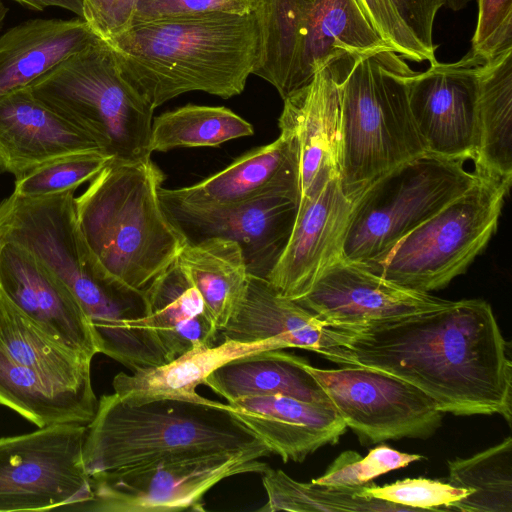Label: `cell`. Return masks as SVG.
Segmentation results:
<instances>
[{
  "label": "cell",
  "mask_w": 512,
  "mask_h": 512,
  "mask_svg": "<svg viewBox=\"0 0 512 512\" xmlns=\"http://www.w3.org/2000/svg\"><path fill=\"white\" fill-rule=\"evenodd\" d=\"M318 354L340 366L400 378L426 393L442 413L498 414L511 425L510 344L482 299L366 324L325 323Z\"/></svg>",
  "instance_id": "6da1fadb"
},
{
  "label": "cell",
  "mask_w": 512,
  "mask_h": 512,
  "mask_svg": "<svg viewBox=\"0 0 512 512\" xmlns=\"http://www.w3.org/2000/svg\"><path fill=\"white\" fill-rule=\"evenodd\" d=\"M106 42L125 76L154 108L192 91L224 99L239 95L263 50L257 9L132 21Z\"/></svg>",
  "instance_id": "7a4b0ae2"
},
{
  "label": "cell",
  "mask_w": 512,
  "mask_h": 512,
  "mask_svg": "<svg viewBox=\"0 0 512 512\" xmlns=\"http://www.w3.org/2000/svg\"><path fill=\"white\" fill-rule=\"evenodd\" d=\"M164 179L151 157L113 159L75 197L78 226L95 263L133 291L144 292L188 242L161 202Z\"/></svg>",
  "instance_id": "3957f363"
},
{
  "label": "cell",
  "mask_w": 512,
  "mask_h": 512,
  "mask_svg": "<svg viewBox=\"0 0 512 512\" xmlns=\"http://www.w3.org/2000/svg\"><path fill=\"white\" fill-rule=\"evenodd\" d=\"M268 448L228 404L178 398L127 403L113 394L98 401L86 425L83 464L89 476L168 456Z\"/></svg>",
  "instance_id": "277c9868"
},
{
  "label": "cell",
  "mask_w": 512,
  "mask_h": 512,
  "mask_svg": "<svg viewBox=\"0 0 512 512\" xmlns=\"http://www.w3.org/2000/svg\"><path fill=\"white\" fill-rule=\"evenodd\" d=\"M339 90L338 173L354 199L367 185L425 153L408 98L415 73L392 49L335 60Z\"/></svg>",
  "instance_id": "5b68a950"
},
{
  "label": "cell",
  "mask_w": 512,
  "mask_h": 512,
  "mask_svg": "<svg viewBox=\"0 0 512 512\" xmlns=\"http://www.w3.org/2000/svg\"><path fill=\"white\" fill-rule=\"evenodd\" d=\"M27 87L39 101L91 135L114 160L151 156L155 108L128 80L103 39L64 59Z\"/></svg>",
  "instance_id": "8992f818"
},
{
  "label": "cell",
  "mask_w": 512,
  "mask_h": 512,
  "mask_svg": "<svg viewBox=\"0 0 512 512\" xmlns=\"http://www.w3.org/2000/svg\"><path fill=\"white\" fill-rule=\"evenodd\" d=\"M464 159L424 153L367 185L353 200L341 257L371 266L482 175Z\"/></svg>",
  "instance_id": "52a82bcc"
},
{
  "label": "cell",
  "mask_w": 512,
  "mask_h": 512,
  "mask_svg": "<svg viewBox=\"0 0 512 512\" xmlns=\"http://www.w3.org/2000/svg\"><path fill=\"white\" fill-rule=\"evenodd\" d=\"M0 242L26 248L60 277L92 327H112L127 315L132 291L105 276L95 263L78 226L74 191L44 198L12 193L3 199Z\"/></svg>",
  "instance_id": "ba28073f"
},
{
  "label": "cell",
  "mask_w": 512,
  "mask_h": 512,
  "mask_svg": "<svg viewBox=\"0 0 512 512\" xmlns=\"http://www.w3.org/2000/svg\"><path fill=\"white\" fill-rule=\"evenodd\" d=\"M509 189L505 183L481 175L379 262L365 267L411 290L429 293L444 288L463 274L488 244Z\"/></svg>",
  "instance_id": "9c48e42d"
},
{
  "label": "cell",
  "mask_w": 512,
  "mask_h": 512,
  "mask_svg": "<svg viewBox=\"0 0 512 512\" xmlns=\"http://www.w3.org/2000/svg\"><path fill=\"white\" fill-rule=\"evenodd\" d=\"M269 448H249L207 455L168 456L90 476L92 498L75 510L97 512L205 511V494L225 478L262 474L259 458Z\"/></svg>",
  "instance_id": "30bf717a"
},
{
  "label": "cell",
  "mask_w": 512,
  "mask_h": 512,
  "mask_svg": "<svg viewBox=\"0 0 512 512\" xmlns=\"http://www.w3.org/2000/svg\"><path fill=\"white\" fill-rule=\"evenodd\" d=\"M86 425L65 423L0 438V512L74 509L92 498Z\"/></svg>",
  "instance_id": "8fae6325"
},
{
  "label": "cell",
  "mask_w": 512,
  "mask_h": 512,
  "mask_svg": "<svg viewBox=\"0 0 512 512\" xmlns=\"http://www.w3.org/2000/svg\"><path fill=\"white\" fill-rule=\"evenodd\" d=\"M306 369L363 444L426 439L441 426L444 413L434 400L400 378L357 366Z\"/></svg>",
  "instance_id": "7c38bea8"
},
{
  "label": "cell",
  "mask_w": 512,
  "mask_h": 512,
  "mask_svg": "<svg viewBox=\"0 0 512 512\" xmlns=\"http://www.w3.org/2000/svg\"><path fill=\"white\" fill-rule=\"evenodd\" d=\"M485 62L470 50L456 62L436 61L408 77L410 111L425 153L474 159L479 78Z\"/></svg>",
  "instance_id": "4fadbf2b"
},
{
  "label": "cell",
  "mask_w": 512,
  "mask_h": 512,
  "mask_svg": "<svg viewBox=\"0 0 512 512\" xmlns=\"http://www.w3.org/2000/svg\"><path fill=\"white\" fill-rule=\"evenodd\" d=\"M162 204L187 241L211 237L234 241L249 275L266 279L288 242L299 202L275 193L222 206Z\"/></svg>",
  "instance_id": "5bb4252c"
},
{
  "label": "cell",
  "mask_w": 512,
  "mask_h": 512,
  "mask_svg": "<svg viewBox=\"0 0 512 512\" xmlns=\"http://www.w3.org/2000/svg\"><path fill=\"white\" fill-rule=\"evenodd\" d=\"M296 303L327 325L366 324L434 311L453 301L396 285L342 257Z\"/></svg>",
  "instance_id": "9a60e30c"
},
{
  "label": "cell",
  "mask_w": 512,
  "mask_h": 512,
  "mask_svg": "<svg viewBox=\"0 0 512 512\" xmlns=\"http://www.w3.org/2000/svg\"><path fill=\"white\" fill-rule=\"evenodd\" d=\"M352 199L342 189L339 174L303 196L288 242L266 279L282 296L297 300L318 276L341 258Z\"/></svg>",
  "instance_id": "2e32d148"
},
{
  "label": "cell",
  "mask_w": 512,
  "mask_h": 512,
  "mask_svg": "<svg viewBox=\"0 0 512 512\" xmlns=\"http://www.w3.org/2000/svg\"><path fill=\"white\" fill-rule=\"evenodd\" d=\"M0 289L57 343L91 360L99 353L89 320L70 288L16 243L0 242Z\"/></svg>",
  "instance_id": "e0dca14e"
},
{
  "label": "cell",
  "mask_w": 512,
  "mask_h": 512,
  "mask_svg": "<svg viewBox=\"0 0 512 512\" xmlns=\"http://www.w3.org/2000/svg\"><path fill=\"white\" fill-rule=\"evenodd\" d=\"M272 143L250 150L223 170L182 188H160L163 203L222 206L268 194L300 201V160L295 136L280 130Z\"/></svg>",
  "instance_id": "ac0fdd59"
},
{
  "label": "cell",
  "mask_w": 512,
  "mask_h": 512,
  "mask_svg": "<svg viewBox=\"0 0 512 512\" xmlns=\"http://www.w3.org/2000/svg\"><path fill=\"white\" fill-rule=\"evenodd\" d=\"M94 150L102 151L91 135L39 101L27 86L0 97V173L18 178L55 158Z\"/></svg>",
  "instance_id": "d6986e66"
},
{
  "label": "cell",
  "mask_w": 512,
  "mask_h": 512,
  "mask_svg": "<svg viewBox=\"0 0 512 512\" xmlns=\"http://www.w3.org/2000/svg\"><path fill=\"white\" fill-rule=\"evenodd\" d=\"M336 59L319 69L308 84L283 99L278 126L292 133L298 143L300 199L339 174Z\"/></svg>",
  "instance_id": "ffe728a7"
},
{
  "label": "cell",
  "mask_w": 512,
  "mask_h": 512,
  "mask_svg": "<svg viewBox=\"0 0 512 512\" xmlns=\"http://www.w3.org/2000/svg\"><path fill=\"white\" fill-rule=\"evenodd\" d=\"M228 405L284 462H303L337 443L347 429L333 407L283 394L247 396Z\"/></svg>",
  "instance_id": "44dd1931"
},
{
  "label": "cell",
  "mask_w": 512,
  "mask_h": 512,
  "mask_svg": "<svg viewBox=\"0 0 512 512\" xmlns=\"http://www.w3.org/2000/svg\"><path fill=\"white\" fill-rule=\"evenodd\" d=\"M99 37L81 17L35 18L0 35V97L28 86Z\"/></svg>",
  "instance_id": "7402d4cb"
},
{
  "label": "cell",
  "mask_w": 512,
  "mask_h": 512,
  "mask_svg": "<svg viewBox=\"0 0 512 512\" xmlns=\"http://www.w3.org/2000/svg\"><path fill=\"white\" fill-rule=\"evenodd\" d=\"M277 339L251 343L223 340L213 346H198L162 365L118 373L112 382L114 393L124 402L141 403L156 398L206 401L196 392L206 377L224 363L251 353L284 349Z\"/></svg>",
  "instance_id": "603a6c76"
},
{
  "label": "cell",
  "mask_w": 512,
  "mask_h": 512,
  "mask_svg": "<svg viewBox=\"0 0 512 512\" xmlns=\"http://www.w3.org/2000/svg\"><path fill=\"white\" fill-rule=\"evenodd\" d=\"M144 296L143 321L168 362L195 347L216 345L220 333L177 259L150 283Z\"/></svg>",
  "instance_id": "cb8c5ba5"
},
{
  "label": "cell",
  "mask_w": 512,
  "mask_h": 512,
  "mask_svg": "<svg viewBox=\"0 0 512 512\" xmlns=\"http://www.w3.org/2000/svg\"><path fill=\"white\" fill-rule=\"evenodd\" d=\"M324 327L323 320L280 295L267 279L249 275L244 297L220 334L243 343L277 339L286 348L318 353Z\"/></svg>",
  "instance_id": "d4e9b609"
},
{
  "label": "cell",
  "mask_w": 512,
  "mask_h": 512,
  "mask_svg": "<svg viewBox=\"0 0 512 512\" xmlns=\"http://www.w3.org/2000/svg\"><path fill=\"white\" fill-rule=\"evenodd\" d=\"M306 358L265 350L234 358L212 371L204 384L228 402L247 396L283 394L333 407L329 397L307 371Z\"/></svg>",
  "instance_id": "484cf974"
},
{
  "label": "cell",
  "mask_w": 512,
  "mask_h": 512,
  "mask_svg": "<svg viewBox=\"0 0 512 512\" xmlns=\"http://www.w3.org/2000/svg\"><path fill=\"white\" fill-rule=\"evenodd\" d=\"M391 49L356 0H312L305 22L297 90L330 61Z\"/></svg>",
  "instance_id": "4316f807"
},
{
  "label": "cell",
  "mask_w": 512,
  "mask_h": 512,
  "mask_svg": "<svg viewBox=\"0 0 512 512\" xmlns=\"http://www.w3.org/2000/svg\"><path fill=\"white\" fill-rule=\"evenodd\" d=\"M0 405L39 428L55 424L87 425L98 400L93 388H79L51 379L17 363L0 348Z\"/></svg>",
  "instance_id": "83f0119b"
},
{
  "label": "cell",
  "mask_w": 512,
  "mask_h": 512,
  "mask_svg": "<svg viewBox=\"0 0 512 512\" xmlns=\"http://www.w3.org/2000/svg\"><path fill=\"white\" fill-rule=\"evenodd\" d=\"M512 50L486 61L479 78L475 170L511 186Z\"/></svg>",
  "instance_id": "f1b7e54d"
},
{
  "label": "cell",
  "mask_w": 512,
  "mask_h": 512,
  "mask_svg": "<svg viewBox=\"0 0 512 512\" xmlns=\"http://www.w3.org/2000/svg\"><path fill=\"white\" fill-rule=\"evenodd\" d=\"M177 261L220 333L247 289L249 273L240 246L220 237L188 241Z\"/></svg>",
  "instance_id": "f546056e"
},
{
  "label": "cell",
  "mask_w": 512,
  "mask_h": 512,
  "mask_svg": "<svg viewBox=\"0 0 512 512\" xmlns=\"http://www.w3.org/2000/svg\"><path fill=\"white\" fill-rule=\"evenodd\" d=\"M0 348L17 363L44 376L92 388V360L51 339L1 289Z\"/></svg>",
  "instance_id": "4dcf8cb0"
},
{
  "label": "cell",
  "mask_w": 512,
  "mask_h": 512,
  "mask_svg": "<svg viewBox=\"0 0 512 512\" xmlns=\"http://www.w3.org/2000/svg\"><path fill=\"white\" fill-rule=\"evenodd\" d=\"M312 0H261L263 50L254 75L273 85L282 99L297 90L305 22Z\"/></svg>",
  "instance_id": "1f68e13d"
},
{
  "label": "cell",
  "mask_w": 512,
  "mask_h": 512,
  "mask_svg": "<svg viewBox=\"0 0 512 512\" xmlns=\"http://www.w3.org/2000/svg\"><path fill=\"white\" fill-rule=\"evenodd\" d=\"M512 439L448 462V483L469 491L447 511L512 512Z\"/></svg>",
  "instance_id": "d6a6232c"
},
{
  "label": "cell",
  "mask_w": 512,
  "mask_h": 512,
  "mask_svg": "<svg viewBox=\"0 0 512 512\" xmlns=\"http://www.w3.org/2000/svg\"><path fill=\"white\" fill-rule=\"evenodd\" d=\"M253 134V126L226 107L187 104L152 121L149 149L153 153L178 147H215Z\"/></svg>",
  "instance_id": "836d02e7"
},
{
  "label": "cell",
  "mask_w": 512,
  "mask_h": 512,
  "mask_svg": "<svg viewBox=\"0 0 512 512\" xmlns=\"http://www.w3.org/2000/svg\"><path fill=\"white\" fill-rule=\"evenodd\" d=\"M268 501L260 511H415L412 508L373 498L368 495V483L360 486H328L302 483L280 469L268 467L262 473Z\"/></svg>",
  "instance_id": "e575fe53"
},
{
  "label": "cell",
  "mask_w": 512,
  "mask_h": 512,
  "mask_svg": "<svg viewBox=\"0 0 512 512\" xmlns=\"http://www.w3.org/2000/svg\"><path fill=\"white\" fill-rule=\"evenodd\" d=\"M113 158L100 151L64 155L15 178L13 193L25 198H44L74 191L94 179Z\"/></svg>",
  "instance_id": "d590c367"
},
{
  "label": "cell",
  "mask_w": 512,
  "mask_h": 512,
  "mask_svg": "<svg viewBox=\"0 0 512 512\" xmlns=\"http://www.w3.org/2000/svg\"><path fill=\"white\" fill-rule=\"evenodd\" d=\"M421 459L422 455L400 452L384 444L371 449L365 457L347 450L329 465L322 476L311 481L328 486H360Z\"/></svg>",
  "instance_id": "8d00e7d4"
},
{
  "label": "cell",
  "mask_w": 512,
  "mask_h": 512,
  "mask_svg": "<svg viewBox=\"0 0 512 512\" xmlns=\"http://www.w3.org/2000/svg\"><path fill=\"white\" fill-rule=\"evenodd\" d=\"M366 492L376 499L419 510L447 511L454 502L469 495V491L450 483L427 478H406L384 486L372 481Z\"/></svg>",
  "instance_id": "74e56055"
},
{
  "label": "cell",
  "mask_w": 512,
  "mask_h": 512,
  "mask_svg": "<svg viewBox=\"0 0 512 512\" xmlns=\"http://www.w3.org/2000/svg\"><path fill=\"white\" fill-rule=\"evenodd\" d=\"M356 1L375 31L404 60L430 64L437 61L401 21L390 0Z\"/></svg>",
  "instance_id": "f35d334b"
},
{
  "label": "cell",
  "mask_w": 512,
  "mask_h": 512,
  "mask_svg": "<svg viewBox=\"0 0 512 512\" xmlns=\"http://www.w3.org/2000/svg\"><path fill=\"white\" fill-rule=\"evenodd\" d=\"M512 50V0H478L471 51L486 61Z\"/></svg>",
  "instance_id": "ab89813d"
},
{
  "label": "cell",
  "mask_w": 512,
  "mask_h": 512,
  "mask_svg": "<svg viewBox=\"0 0 512 512\" xmlns=\"http://www.w3.org/2000/svg\"><path fill=\"white\" fill-rule=\"evenodd\" d=\"M260 1L261 0H137L132 21L207 12L246 14L255 11Z\"/></svg>",
  "instance_id": "60d3db41"
},
{
  "label": "cell",
  "mask_w": 512,
  "mask_h": 512,
  "mask_svg": "<svg viewBox=\"0 0 512 512\" xmlns=\"http://www.w3.org/2000/svg\"><path fill=\"white\" fill-rule=\"evenodd\" d=\"M83 19L94 33L109 40L126 29L133 19L137 0H82Z\"/></svg>",
  "instance_id": "b9f144b4"
},
{
  "label": "cell",
  "mask_w": 512,
  "mask_h": 512,
  "mask_svg": "<svg viewBox=\"0 0 512 512\" xmlns=\"http://www.w3.org/2000/svg\"><path fill=\"white\" fill-rule=\"evenodd\" d=\"M401 21L424 49L435 57L438 47L433 42V25L444 0H390Z\"/></svg>",
  "instance_id": "7bdbcfd3"
},
{
  "label": "cell",
  "mask_w": 512,
  "mask_h": 512,
  "mask_svg": "<svg viewBox=\"0 0 512 512\" xmlns=\"http://www.w3.org/2000/svg\"><path fill=\"white\" fill-rule=\"evenodd\" d=\"M22 6L35 11H43L49 7H58L68 10L77 17H83V1L82 0H13Z\"/></svg>",
  "instance_id": "ee69618b"
},
{
  "label": "cell",
  "mask_w": 512,
  "mask_h": 512,
  "mask_svg": "<svg viewBox=\"0 0 512 512\" xmlns=\"http://www.w3.org/2000/svg\"><path fill=\"white\" fill-rule=\"evenodd\" d=\"M470 0H444V6L453 11H459L465 8Z\"/></svg>",
  "instance_id": "f6af8a7d"
},
{
  "label": "cell",
  "mask_w": 512,
  "mask_h": 512,
  "mask_svg": "<svg viewBox=\"0 0 512 512\" xmlns=\"http://www.w3.org/2000/svg\"><path fill=\"white\" fill-rule=\"evenodd\" d=\"M9 9L5 6L3 2L0 1V30L3 27L4 21L7 17Z\"/></svg>",
  "instance_id": "bcb514c9"
}]
</instances>
